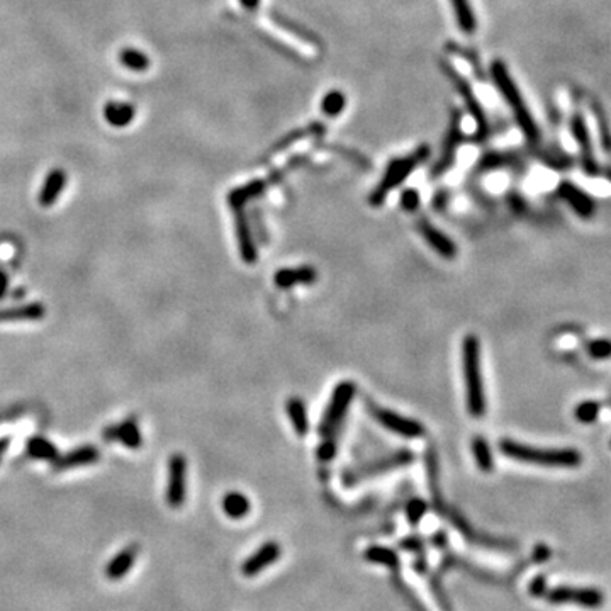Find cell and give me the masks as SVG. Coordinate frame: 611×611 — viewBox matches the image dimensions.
Listing matches in <instances>:
<instances>
[{"label":"cell","mask_w":611,"mask_h":611,"mask_svg":"<svg viewBox=\"0 0 611 611\" xmlns=\"http://www.w3.org/2000/svg\"><path fill=\"white\" fill-rule=\"evenodd\" d=\"M491 72L497 89L501 90V94L504 95L508 106L512 107L513 114L516 117L520 128L525 131L526 136L531 138V140H535V138H537V126H535L533 123V117L530 116L528 109H526L525 102H523L521 99L520 90H518V87L514 85V82L512 80V77H509L506 66L503 63H500V61H496V63L492 65Z\"/></svg>","instance_id":"3"},{"label":"cell","mask_w":611,"mask_h":611,"mask_svg":"<svg viewBox=\"0 0 611 611\" xmlns=\"http://www.w3.org/2000/svg\"><path fill=\"white\" fill-rule=\"evenodd\" d=\"M66 174L61 169H53L46 175L43 187H41L40 195H37V202L43 207H52L56 202L61 192L65 189Z\"/></svg>","instance_id":"12"},{"label":"cell","mask_w":611,"mask_h":611,"mask_svg":"<svg viewBox=\"0 0 611 611\" xmlns=\"http://www.w3.org/2000/svg\"><path fill=\"white\" fill-rule=\"evenodd\" d=\"M365 559L369 562L374 564H382V566L394 567L397 564V555L392 550H389L386 547H370L365 550Z\"/></svg>","instance_id":"27"},{"label":"cell","mask_w":611,"mask_h":611,"mask_svg":"<svg viewBox=\"0 0 611 611\" xmlns=\"http://www.w3.org/2000/svg\"><path fill=\"white\" fill-rule=\"evenodd\" d=\"M345 106V97L341 92H332L323 100V112L328 116H338Z\"/></svg>","instance_id":"29"},{"label":"cell","mask_w":611,"mask_h":611,"mask_svg":"<svg viewBox=\"0 0 611 611\" xmlns=\"http://www.w3.org/2000/svg\"><path fill=\"white\" fill-rule=\"evenodd\" d=\"M543 600L552 605H577L583 608H600L605 603L603 593L593 588H569L559 586L555 589H547L543 593Z\"/></svg>","instance_id":"6"},{"label":"cell","mask_w":611,"mask_h":611,"mask_svg":"<svg viewBox=\"0 0 611 611\" xmlns=\"http://www.w3.org/2000/svg\"><path fill=\"white\" fill-rule=\"evenodd\" d=\"M240 2H241V6L245 7V9L253 11V9H257V6L260 4V0H240Z\"/></svg>","instance_id":"37"},{"label":"cell","mask_w":611,"mask_h":611,"mask_svg":"<svg viewBox=\"0 0 611 611\" xmlns=\"http://www.w3.org/2000/svg\"><path fill=\"white\" fill-rule=\"evenodd\" d=\"M355 391H357V387L350 380H343L334 387L332 399H329V404L326 408L323 421H321L320 426V433L323 440H334V435H337L338 428L345 420L350 403L353 401Z\"/></svg>","instance_id":"4"},{"label":"cell","mask_w":611,"mask_h":611,"mask_svg":"<svg viewBox=\"0 0 611 611\" xmlns=\"http://www.w3.org/2000/svg\"><path fill=\"white\" fill-rule=\"evenodd\" d=\"M334 452H337V443H334V440H323V443L320 445V450H317V457L323 460V462H328V460L333 459Z\"/></svg>","instance_id":"33"},{"label":"cell","mask_w":611,"mask_h":611,"mask_svg":"<svg viewBox=\"0 0 611 611\" xmlns=\"http://www.w3.org/2000/svg\"><path fill=\"white\" fill-rule=\"evenodd\" d=\"M117 60H119L121 65L126 66L129 72L136 73H143L152 66V60L148 58V54L138 48H131V46L121 49L119 54H117Z\"/></svg>","instance_id":"19"},{"label":"cell","mask_w":611,"mask_h":611,"mask_svg":"<svg viewBox=\"0 0 611 611\" xmlns=\"http://www.w3.org/2000/svg\"><path fill=\"white\" fill-rule=\"evenodd\" d=\"M9 291V275L4 270H0V299H4Z\"/></svg>","instance_id":"35"},{"label":"cell","mask_w":611,"mask_h":611,"mask_svg":"<svg viewBox=\"0 0 611 611\" xmlns=\"http://www.w3.org/2000/svg\"><path fill=\"white\" fill-rule=\"evenodd\" d=\"M236 211V238H238V246H240V255L241 260L245 263H255L257 262V246H255L252 231H250V226L246 223L245 216L240 209H234Z\"/></svg>","instance_id":"16"},{"label":"cell","mask_w":611,"mask_h":611,"mask_svg":"<svg viewBox=\"0 0 611 611\" xmlns=\"http://www.w3.org/2000/svg\"><path fill=\"white\" fill-rule=\"evenodd\" d=\"M26 452L31 459L37 460H48L49 464L58 457V449L52 442L46 440L43 437H32L26 443Z\"/></svg>","instance_id":"23"},{"label":"cell","mask_w":611,"mask_h":611,"mask_svg":"<svg viewBox=\"0 0 611 611\" xmlns=\"http://www.w3.org/2000/svg\"><path fill=\"white\" fill-rule=\"evenodd\" d=\"M426 153H428L426 152V148H420L416 153L409 155V157L392 162L391 167H389L386 171V175H384L382 182L379 183L377 189H375L374 194H372L370 198L372 204L377 206V204L382 202V200L386 199V195L391 192V189H394V187L399 186V183L403 182V180L408 177V175L411 174L418 165H420V162L426 157Z\"/></svg>","instance_id":"5"},{"label":"cell","mask_w":611,"mask_h":611,"mask_svg":"<svg viewBox=\"0 0 611 611\" xmlns=\"http://www.w3.org/2000/svg\"><path fill=\"white\" fill-rule=\"evenodd\" d=\"M372 414L375 416L380 425L384 428H387L389 432L399 435L404 438H421L425 435V426L421 423H418L413 418H406L403 414H397L394 411H389L386 408H379L374 406L372 408Z\"/></svg>","instance_id":"7"},{"label":"cell","mask_w":611,"mask_h":611,"mask_svg":"<svg viewBox=\"0 0 611 611\" xmlns=\"http://www.w3.org/2000/svg\"><path fill=\"white\" fill-rule=\"evenodd\" d=\"M601 406L596 401H584V403L577 404L576 408V418L581 423H593L600 414Z\"/></svg>","instance_id":"28"},{"label":"cell","mask_w":611,"mask_h":611,"mask_svg":"<svg viewBox=\"0 0 611 611\" xmlns=\"http://www.w3.org/2000/svg\"><path fill=\"white\" fill-rule=\"evenodd\" d=\"M44 306L41 303H29L12 308L0 309V321H37L44 317Z\"/></svg>","instance_id":"18"},{"label":"cell","mask_w":611,"mask_h":611,"mask_svg":"<svg viewBox=\"0 0 611 611\" xmlns=\"http://www.w3.org/2000/svg\"><path fill=\"white\" fill-rule=\"evenodd\" d=\"M425 513H426V504H425V501H421V500L409 501L408 506H406V514H408V520L411 521L413 525L420 523L421 518L425 516Z\"/></svg>","instance_id":"31"},{"label":"cell","mask_w":611,"mask_h":611,"mask_svg":"<svg viewBox=\"0 0 611 611\" xmlns=\"http://www.w3.org/2000/svg\"><path fill=\"white\" fill-rule=\"evenodd\" d=\"M102 440L104 442L119 440L131 450H138L141 447V443H143L140 425H138L135 418H128V420L119 423V425H112V426H107V428H104Z\"/></svg>","instance_id":"9"},{"label":"cell","mask_w":611,"mask_h":611,"mask_svg":"<svg viewBox=\"0 0 611 611\" xmlns=\"http://www.w3.org/2000/svg\"><path fill=\"white\" fill-rule=\"evenodd\" d=\"M401 204H403L406 211H416L418 206H420V194L414 189H408L401 195Z\"/></svg>","instance_id":"32"},{"label":"cell","mask_w":611,"mask_h":611,"mask_svg":"<svg viewBox=\"0 0 611 611\" xmlns=\"http://www.w3.org/2000/svg\"><path fill=\"white\" fill-rule=\"evenodd\" d=\"M138 554H140V547L138 545H129L123 548L121 552H117L114 559L106 566V577L111 581L123 579L124 576L131 571V567L135 566Z\"/></svg>","instance_id":"13"},{"label":"cell","mask_w":611,"mask_h":611,"mask_svg":"<svg viewBox=\"0 0 611 611\" xmlns=\"http://www.w3.org/2000/svg\"><path fill=\"white\" fill-rule=\"evenodd\" d=\"M316 269L315 267H292V269H280L275 274L274 282L280 289H291L299 284H311L316 280Z\"/></svg>","instance_id":"15"},{"label":"cell","mask_w":611,"mask_h":611,"mask_svg":"<svg viewBox=\"0 0 611 611\" xmlns=\"http://www.w3.org/2000/svg\"><path fill=\"white\" fill-rule=\"evenodd\" d=\"M545 591H547L545 579H543V577H535V579L531 581V584H530V593L533 594V596L542 598Z\"/></svg>","instance_id":"34"},{"label":"cell","mask_w":611,"mask_h":611,"mask_svg":"<svg viewBox=\"0 0 611 611\" xmlns=\"http://www.w3.org/2000/svg\"><path fill=\"white\" fill-rule=\"evenodd\" d=\"M9 447H11L9 438H0V460H2L4 455H6V452L9 450Z\"/></svg>","instance_id":"36"},{"label":"cell","mask_w":611,"mask_h":611,"mask_svg":"<svg viewBox=\"0 0 611 611\" xmlns=\"http://www.w3.org/2000/svg\"><path fill=\"white\" fill-rule=\"evenodd\" d=\"M104 119L112 128H126L133 123L136 116V109L133 104L121 102V100H109L102 109Z\"/></svg>","instance_id":"14"},{"label":"cell","mask_w":611,"mask_h":611,"mask_svg":"<svg viewBox=\"0 0 611 611\" xmlns=\"http://www.w3.org/2000/svg\"><path fill=\"white\" fill-rule=\"evenodd\" d=\"M462 365L466 377L467 409L472 416L479 418L485 413V397L480 372V345L479 338L474 334H468L462 343Z\"/></svg>","instance_id":"2"},{"label":"cell","mask_w":611,"mask_h":611,"mask_svg":"<svg viewBox=\"0 0 611 611\" xmlns=\"http://www.w3.org/2000/svg\"><path fill=\"white\" fill-rule=\"evenodd\" d=\"M500 450L506 457L531 466L574 468L583 462V457L576 449H538L508 438L500 442Z\"/></svg>","instance_id":"1"},{"label":"cell","mask_w":611,"mask_h":611,"mask_svg":"<svg viewBox=\"0 0 611 611\" xmlns=\"http://www.w3.org/2000/svg\"><path fill=\"white\" fill-rule=\"evenodd\" d=\"M560 195H562V198L567 200L569 206L574 209L577 214L591 216V212L594 209L593 200L589 199L588 195L584 194V192L576 189L574 186H562L560 187Z\"/></svg>","instance_id":"20"},{"label":"cell","mask_w":611,"mask_h":611,"mask_svg":"<svg viewBox=\"0 0 611 611\" xmlns=\"http://www.w3.org/2000/svg\"><path fill=\"white\" fill-rule=\"evenodd\" d=\"M250 500L241 492H228L223 497V512L228 514L231 520H241L250 513Z\"/></svg>","instance_id":"22"},{"label":"cell","mask_w":611,"mask_h":611,"mask_svg":"<svg viewBox=\"0 0 611 611\" xmlns=\"http://www.w3.org/2000/svg\"><path fill=\"white\" fill-rule=\"evenodd\" d=\"M186 457L180 454L171 455L169 462V485H167V501L170 508H182L186 501Z\"/></svg>","instance_id":"8"},{"label":"cell","mask_w":611,"mask_h":611,"mask_svg":"<svg viewBox=\"0 0 611 611\" xmlns=\"http://www.w3.org/2000/svg\"><path fill=\"white\" fill-rule=\"evenodd\" d=\"M589 355H591L593 358L603 360V358H608L611 357V341L605 340V338H600V340H593L588 345Z\"/></svg>","instance_id":"30"},{"label":"cell","mask_w":611,"mask_h":611,"mask_svg":"<svg viewBox=\"0 0 611 611\" xmlns=\"http://www.w3.org/2000/svg\"><path fill=\"white\" fill-rule=\"evenodd\" d=\"M420 229L425 236V240L428 241V245L432 246L437 253H440L445 258H454L457 253V246L454 245V241L449 236H445L440 229H437L435 226L428 223H421Z\"/></svg>","instance_id":"17"},{"label":"cell","mask_w":611,"mask_h":611,"mask_svg":"<svg viewBox=\"0 0 611 611\" xmlns=\"http://www.w3.org/2000/svg\"><path fill=\"white\" fill-rule=\"evenodd\" d=\"M262 189H263L262 182H252V183H248V186L240 187V189L233 190L228 198L229 206H231L233 209L243 207L250 199L257 198V195L262 192Z\"/></svg>","instance_id":"26"},{"label":"cell","mask_w":611,"mask_h":611,"mask_svg":"<svg viewBox=\"0 0 611 611\" xmlns=\"http://www.w3.org/2000/svg\"><path fill=\"white\" fill-rule=\"evenodd\" d=\"M100 459V452L92 445H83L77 447V449L68 452L65 455H58L56 459L52 462V468L54 472H63L68 468L75 467H83V466H92Z\"/></svg>","instance_id":"10"},{"label":"cell","mask_w":611,"mask_h":611,"mask_svg":"<svg viewBox=\"0 0 611 611\" xmlns=\"http://www.w3.org/2000/svg\"><path fill=\"white\" fill-rule=\"evenodd\" d=\"M472 454H474V459L480 471L484 472L492 471L495 462H492L491 449H489V443L485 442L483 437H476L474 440H472Z\"/></svg>","instance_id":"25"},{"label":"cell","mask_w":611,"mask_h":611,"mask_svg":"<svg viewBox=\"0 0 611 611\" xmlns=\"http://www.w3.org/2000/svg\"><path fill=\"white\" fill-rule=\"evenodd\" d=\"M280 557V545L277 542H267L265 545H262L258 548L255 554L250 555L248 559L243 562L241 566V572L243 576L246 577H253L257 574H260L265 567L272 566L274 562H277Z\"/></svg>","instance_id":"11"},{"label":"cell","mask_w":611,"mask_h":611,"mask_svg":"<svg viewBox=\"0 0 611 611\" xmlns=\"http://www.w3.org/2000/svg\"><path fill=\"white\" fill-rule=\"evenodd\" d=\"M452 6H454L460 31H464L466 35H474L477 23L468 0H452Z\"/></svg>","instance_id":"24"},{"label":"cell","mask_w":611,"mask_h":611,"mask_svg":"<svg viewBox=\"0 0 611 611\" xmlns=\"http://www.w3.org/2000/svg\"><path fill=\"white\" fill-rule=\"evenodd\" d=\"M287 414L291 418L292 428L299 437H304L309 430V421H308V411H306V404L303 399L299 397H291L287 401Z\"/></svg>","instance_id":"21"}]
</instances>
